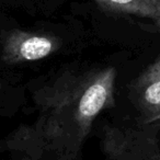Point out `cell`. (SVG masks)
<instances>
[{
  "mask_svg": "<svg viewBox=\"0 0 160 160\" xmlns=\"http://www.w3.org/2000/svg\"><path fill=\"white\" fill-rule=\"evenodd\" d=\"M114 67L62 70L38 90V118L22 142L35 159L82 160L96 118L114 105Z\"/></svg>",
  "mask_w": 160,
  "mask_h": 160,
  "instance_id": "1",
  "label": "cell"
},
{
  "mask_svg": "<svg viewBox=\"0 0 160 160\" xmlns=\"http://www.w3.org/2000/svg\"><path fill=\"white\" fill-rule=\"evenodd\" d=\"M102 148L107 160H160V148L152 132L107 126Z\"/></svg>",
  "mask_w": 160,
  "mask_h": 160,
  "instance_id": "2",
  "label": "cell"
},
{
  "mask_svg": "<svg viewBox=\"0 0 160 160\" xmlns=\"http://www.w3.org/2000/svg\"><path fill=\"white\" fill-rule=\"evenodd\" d=\"M59 47V40L54 35L12 30L3 43L2 59L11 65L36 62L53 55Z\"/></svg>",
  "mask_w": 160,
  "mask_h": 160,
  "instance_id": "3",
  "label": "cell"
},
{
  "mask_svg": "<svg viewBox=\"0 0 160 160\" xmlns=\"http://www.w3.org/2000/svg\"><path fill=\"white\" fill-rule=\"evenodd\" d=\"M102 11L160 33V0H92Z\"/></svg>",
  "mask_w": 160,
  "mask_h": 160,
  "instance_id": "4",
  "label": "cell"
},
{
  "mask_svg": "<svg viewBox=\"0 0 160 160\" xmlns=\"http://www.w3.org/2000/svg\"><path fill=\"white\" fill-rule=\"evenodd\" d=\"M131 99L145 124L160 120V75L142 71L131 86Z\"/></svg>",
  "mask_w": 160,
  "mask_h": 160,
  "instance_id": "5",
  "label": "cell"
},
{
  "mask_svg": "<svg viewBox=\"0 0 160 160\" xmlns=\"http://www.w3.org/2000/svg\"><path fill=\"white\" fill-rule=\"evenodd\" d=\"M145 71H147V72H149V73L160 75V55H159V57H158L157 59L152 62V64L149 65V66L145 69Z\"/></svg>",
  "mask_w": 160,
  "mask_h": 160,
  "instance_id": "6",
  "label": "cell"
},
{
  "mask_svg": "<svg viewBox=\"0 0 160 160\" xmlns=\"http://www.w3.org/2000/svg\"><path fill=\"white\" fill-rule=\"evenodd\" d=\"M0 91H1V83H0Z\"/></svg>",
  "mask_w": 160,
  "mask_h": 160,
  "instance_id": "7",
  "label": "cell"
}]
</instances>
